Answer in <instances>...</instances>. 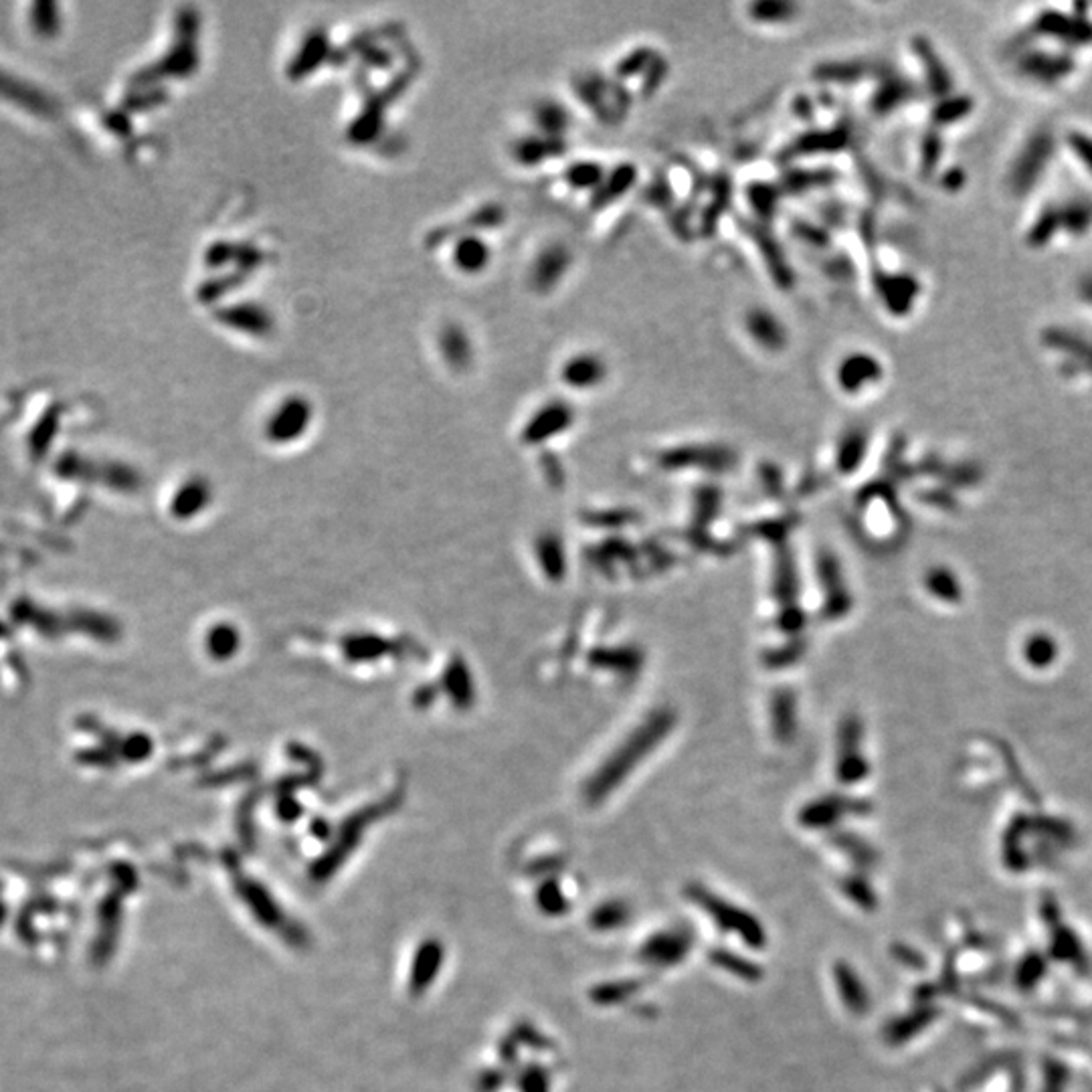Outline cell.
<instances>
[{
  "instance_id": "15",
  "label": "cell",
  "mask_w": 1092,
  "mask_h": 1092,
  "mask_svg": "<svg viewBox=\"0 0 1092 1092\" xmlns=\"http://www.w3.org/2000/svg\"><path fill=\"white\" fill-rule=\"evenodd\" d=\"M657 53L651 47H637L631 53L622 57L616 67L617 80H631V77H642L651 63L656 61ZM622 81V83H623Z\"/></svg>"
},
{
  "instance_id": "11",
  "label": "cell",
  "mask_w": 1092,
  "mask_h": 1092,
  "mask_svg": "<svg viewBox=\"0 0 1092 1092\" xmlns=\"http://www.w3.org/2000/svg\"><path fill=\"white\" fill-rule=\"evenodd\" d=\"M607 172L609 168L599 164L597 160H577L565 168L563 180L573 191H585L593 195L603 184Z\"/></svg>"
},
{
  "instance_id": "13",
  "label": "cell",
  "mask_w": 1092,
  "mask_h": 1092,
  "mask_svg": "<svg viewBox=\"0 0 1092 1092\" xmlns=\"http://www.w3.org/2000/svg\"><path fill=\"white\" fill-rule=\"evenodd\" d=\"M571 409H568L565 400H554V403H548L545 409H540L536 413L532 423H530L528 435H534V439H545L546 435H551L554 431H563L568 421H571Z\"/></svg>"
},
{
  "instance_id": "2",
  "label": "cell",
  "mask_w": 1092,
  "mask_h": 1092,
  "mask_svg": "<svg viewBox=\"0 0 1092 1092\" xmlns=\"http://www.w3.org/2000/svg\"><path fill=\"white\" fill-rule=\"evenodd\" d=\"M1040 344L1044 352L1058 354L1052 360L1060 372L1092 377V332L1070 326L1046 328L1040 334Z\"/></svg>"
},
{
  "instance_id": "12",
  "label": "cell",
  "mask_w": 1092,
  "mask_h": 1092,
  "mask_svg": "<svg viewBox=\"0 0 1092 1092\" xmlns=\"http://www.w3.org/2000/svg\"><path fill=\"white\" fill-rule=\"evenodd\" d=\"M534 124L539 134L553 136V138H565V132L571 126V114L557 101H540L534 108Z\"/></svg>"
},
{
  "instance_id": "8",
  "label": "cell",
  "mask_w": 1092,
  "mask_h": 1092,
  "mask_svg": "<svg viewBox=\"0 0 1092 1092\" xmlns=\"http://www.w3.org/2000/svg\"><path fill=\"white\" fill-rule=\"evenodd\" d=\"M636 180H637V168L633 164H619L616 168H609L603 184H601L599 189L591 195L593 206H595V209H601V206L616 203V200L628 195L633 186H636Z\"/></svg>"
},
{
  "instance_id": "3",
  "label": "cell",
  "mask_w": 1092,
  "mask_h": 1092,
  "mask_svg": "<svg viewBox=\"0 0 1092 1092\" xmlns=\"http://www.w3.org/2000/svg\"><path fill=\"white\" fill-rule=\"evenodd\" d=\"M742 330L762 352L779 354L789 344V328L767 306H751L742 316Z\"/></svg>"
},
{
  "instance_id": "10",
  "label": "cell",
  "mask_w": 1092,
  "mask_h": 1092,
  "mask_svg": "<svg viewBox=\"0 0 1092 1092\" xmlns=\"http://www.w3.org/2000/svg\"><path fill=\"white\" fill-rule=\"evenodd\" d=\"M310 407L303 399H288L271 417V435L275 439H289L296 431H302L308 421Z\"/></svg>"
},
{
  "instance_id": "6",
  "label": "cell",
  "mask_w": 1092,
  "mask_h": 1092,
  "mask_svg": "<svg viewBox=\"0 0 1092 1092\" xmlns=\"http://www.w3.org/2000/svg\"><path fill=\"white\" fill-rule=\"evenodd\" d=\"M573 265V254L565 243H551L536 255L532 263V286L539 292H551L565 280Z\"/></svg>"
},
{
  "instance_id": "17",
  "label": "cell",
  "mask_w": 1092,
  "mask_h": 1092,
  "mask_svg": "<svg viewBox=\"0 0 1092 1092\" xmlns=\"http://www.w3.org/2000/svg\"><path fill=\"white\" fill-rule=\"evenodd\" d=\"M1078 298L1092 308V271L1084 274V277L1078 282Z\"/></svg>"
},
{
  "instance_id": "16",
  "label": "cell",
  "mask_w": 1092,
  "mask_h": 1092,
  "mask_svg": "<svg viewBox=\"0 0 1092 1092\" xmlns=\"http://www.w3.org/2000/svg\"><path fill=\"white\" fill-rule=\"evenodd\" d=\"M1066 148L1078 160V164L1092 174V136L1084 132H1075L1070 138H1066Z\"/></svg>"
},
{
  "instance_id": "14",
  "label": "cell",
  "mask_w": 1092,
  "mask_h": 1092,
  "mask_svg": "<svg viewBox=\"0 0 1092 1092\" xmlns=\"http://www.w3.org/2000/svg\"><path fill=\"white\" fill-rule=\"evenodd\" d=\"M799 6L795 3H779V0H762L748 6V18L757 24H769V27H781L789 24L797 18Z\"/></svg>"
},
{
  "instance_id": "1",
  "label": "cell",
  "mask_w": 1092,
  "mask_h": 1092,
  "mask_svg": "<svg viewBox=\"0 0 1092 1092\" xmlns=\"http://www.w3.org/2000/svg\"><path fill=\"white\" fill-rule=\"evenodd\" d=\"M1092 229L1090 197H1060L1044 205L1040 215L1030 225L1026 241L1038 247H1050L1052 239L1082 237Z\"/></svg>"
},
{
  "instance_id": "4",
  "label": "cell",
  "mask_w": 1092,
  "mask_h": 1092,
  "mask_svg": "<svg viewBox=\"0 0 1092 1092\" xmlns=\"http://www.w3.org/2000/svg\"><path fill=\"white\" fill-rule=\"evenodd\" d=\"M836 383L839 391L848 395H858V393L868 391L870 386L878 385L884 377V365L874 352L868 351H852L844 354L836 365Z\"/></svg>"
},
{
  "instance_id": "5",
  "label": "cell",
  "mask_w": 1092,
  "mask_h": 1092,
  "mask_svg": "<svg viewBox=\"0 0 1092 1092\" xmlns=\"http://www.w3.org/2000/svg\"><path fill=\"white\" fill-rule=\"evenodd\" d=\"M609 374V365L603 354L595 351H579L560 365V380L573 391H591L603 385Z\"/></svg>"
},
{
  "instance_id": "9",
  "label": "cell",
  "mask_w": 1092,
  "mask_h": 1092,
  "mask_svg": "<svg viewBox=\"0 0 1092 1092\" xmlns=\"http://www.w3.org/2000/svg\"><path fill=\"white\" fill-rule=\"evenodd\" d=\"M454 265L463 274H480L490 265L492 249L477 235H465L454 247Z\"/></svg>"
},
{
  "instance_id": "7",
  "label": "cell",
  "mask_w": 1092,
  "mask_h": 1092,
  "mask_svg": "<svg viewBox=\"0 0 1092 1092\" xmlns=\"http://www.w3.org/2000/svg\"><path fill=\"white\" fill-rule=\"evenodd\" d=\"M567 150V140L565 138H553V136H525V138L516 142L514 146V158L518 160L522 166H536V164H545L546 160L557 158L560 154H565Z\"/></svg>"
}]
</instances>
